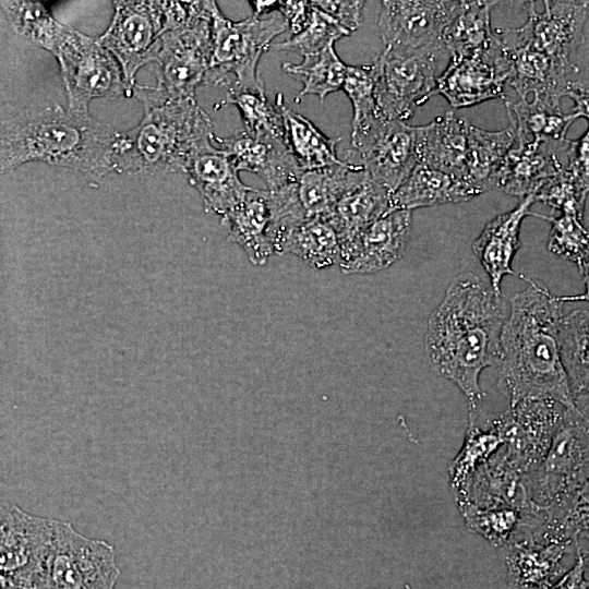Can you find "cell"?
Listing matches in <instances>:
<instances>
[{"label": "cell", "mask_w": 589, "mask_h": 589, "mask_svg": "<svg viewBox=\"0 0 589 589\" xmlns=\"http://www.w3.org/2000/svg\"><path fill=\"white\" fill-rule=\"evenodd\" d=\"M221 223L229 229L228 239L242 248L253 265H264L274 253L267 189L251 188Z\"/></svg>", "instance_id": "cell-27"}, {"label": "cell", "mask_w": 589, "mask_h": 589, "mask_svg": "<svg viewBox=\"0 0 589 589\" xmlns=\"http://www.w3.org/2000/svg\"><path fill=\"white\" fill-rule=\"evenodd\" d=\"M587 569L588 553H580L574 565L548 589H588Z\"/></svg>", "instance_id": "cell-48"}, {"label": "cell", "mask_w": 589, "mask_h": 589, "mask_svg": "<svg viewBox=\"0 0 589 589\" xmlns=\"http://www.w3.org/2000/svg\"><path fill=\"white\" fill-rule=\"evenodd\" d=\"M215 1H192L187 21L165 31L154 63L155 88L169 98H194L204 84L212 48V9Z\"/></svg>", "instance_id": "cell-8"}, {"label": "cell", "mask_w": 589, "mask_h": 589, "mask_svg": "<svg viewBox=\"0 0 589 589\" xmlns=\"http://www.w3.org/2000/svg\"><path fill=\"white\" fill-rule=\"evenodd\" d=\"M365 175L361 164H341L304 170L291 182L293 197L306 219L326 217L338 199Z\"/></svg>", "instance_id": "cell-25"}, {"label": "cell", "mask_w": 589, "mask_h": 589, "mask_svg": "<svg viewBox=\"0 0 589 589\" xmlns=\"http://www.w3.org/2000/svg\"><path fill=\"white\" fill-rule=\"evenodd\" d=\"M498 1H459L442 33V44L450 59H459L484 48L493 38L491 11Z\"/></svg>", "instance_id": "cell-35"}, {"label": "cell", "mask_w": 589, "mask_h": 589, "mask_svg": "<svg viewBox=\"0 0 589 589\" xmlns=\"http://www.w3.org/2000/svg\"><path fill=\"white\" fill-rule=\"evenodd\" d=\"M533 203V194L524 197L516 208L491 220L471 245L490 277L492 290L498 294L503 277L515 274L512 263L521 245V223L525 217L533 215L530 212Z\"/></svg>", "instance_id": "cell-23"}, {"label": "cell", "mask_w": 589, "mask_h": 589, "mask_svg": "<svg viewBox=\"0 0 589 589\" xmlns=\"http://www.w3.org/2000/svg\"><path fill=\"white\" fill-rule=\"evenodd\" d=\"M119 576L111 544L55 520L51 546L34 589H115Z\"/></svg>", "instance_id": "cell-10"}, {"label": "cell", "mask_w": 589, "mask_h": 589, "mask_svg": "<svg viewBox=\"0 0 589 589\" xmlns=\"http://www.w3.org/2000/svg\"><path fill=\"white\" fill-rule=\"evenodd\" d=\"M115 15L97 43L111 53L133 89L136 72L154 62L164 31L163 1H116Z\"/></svg>", "instance_id": "cell-12"}, {"label": "cell", "mask_w": 589, "mask_h": 589, "mask_svg": "<svg viewBox=\"0 0 589 589\" xmlns=\"http://www.w3.org/2000/svg\"><path fill=\"white\" fill-rule=\"evenodd\" d=\"M55 520L0 503V572L24 589L41 576L53 538Z\"/></svg>", "instance_id": "cell-14"}, {"label": "cell", "mask_w": 589, "mask_h": 589, "mask_svg": "<svg viewBox=\"0 0 589 589\" xmlns=\"http://www.w3.org/2000/svg\"><path fill=\"white\" fill-rule=\"evenodd\" d=\"M284 122L285 145L301 170H312L341 164L336 153L340 137H328L308 118L291 110L283 94L276 95Z\"/></svg>", "instance_id": "cell-31"}, {"label": "cell", "mask_w": 589, "mask_h": 589, "mask_svg": "<svg viewBox=\"0 0 589 589\" xmlns=\"http://www.w3.org/2000/svg\"><path fill=\"white\" fill-rule=\"evenodd\" d=\"M420 132L421 125L380 118L351 134V143L369 177L392 194L419 164Z\"/></svg>", "instance_id": "cell-15"}, {"label": "cell", "mask_w": 589, "mask_h": 589, "mask_svg": "<svg viewBox=\"0 0 589 589\" xmlns=\"http://www.w3.org/2000/svg\"><path fill=\"white\" fill-rule=\"evenodd\" d=\"M504 309L502 294L466 272L449 284L429 318L424 336L429 361L466 395L469 409H477L485 395L481 372L500 361Z\"/></svg>", "instance_id": "cell-1"}, {"label": "cell", "mask_w": 589, "mask_h": 589, "mask_svg": "<svg viewBox=\"0 0 589 589\" xmlns=\"http://www.w3.org/2000/svg\"><path fill=\"white\" fill-rule=\"evenodd\" d=\"M588 309L563 315L558 326V353L575 408L588 417Z\"/></svg>", "instance_id": "cell-30"}, {"label": "cell", "mask_w": 589, "mask_h": 589, "mask_svg": "<svg viewBox=\"0 0 589 589\" xmlns=\"http://www.w3.org/2000/svg\"><path fill=\"white\" fill-rule=\"evenodd\" d=\"M516 145L558 144L566 141L569 127L581 116L575 111L563 112L533 100L505 99Z\"/></svg>", "instance_id": "cell-33"}, {"label": "cell", "mask_w": 589, "mask_h": 589, "mask_svg": "<svg viewBox=\"0 0 589 589\" xmlns=\"http://www.w3.org/2000/svg\"><path fill=\"white\" fill-rule=\"evenodd\" d=\"M277 11L285 19L291 35H294L306 24L311 3L310 1H279Z\"/></svg>", "instance_id": "cell-47"}, {"label": "cell", "mask_w": 589, "mask_h": 589, "mask_svg": "<svg viewBox=\"0 0 589 589\" xmlns=\"http://www.w3.org/2000/svg\"><path fill=\"white\" fill-rule=\"evenodd\" d=\"M202 196L205 211L225 217L250 191L228 155L213 142L197 149L184 171Z\"/></svg>", "instance_id": "cell-21"}, {"label": "cell", "mask_w": 589, "mask_h": 589, "mask_svg": "<svg viewBox=\"0 0 589 589\" xmlns=\"http://www.w3.org/2000/svg\"><path fill=\"white\" fill-rule=\"evenodd\" d=\"M274 253L293 254L314 268L340 262L341 247L337 232L324 217H315L286 231L274 243Z\"/></svg>", "instance_id": "cell-34"}, {"label": "cell", "mask_w": 589, "mask_h": 589, "mask_svg": "<svg viewBox=\"0 0 589 589\" xmlns=\"http://www.w3.org/2000/svg\"><path fill=\"white\" fill-rule=\"evenodd\" d=\"M470 125L468 120L454 111H447L429 124L421 125L419 164L461 179Z\"/></svg>", "instance_id": "cell-28"}, {"label": "cell", "mask_w": 589, "mask_h": 589, "mask_svg": "<svg viewBox=\"0 0 589 589\" xmlns=\"http://www.w3.org/2000/svg\"><path fill=\"white\" fill-rule=\"evenodd\" d=\"M480 194L477 189L454 175L418 164L390 194L389 211H412L418 207L465 202Z\"/></svg>", "instance_id": "cell-26"}, {"label": "cell", "mask_w": 589, "mask_h": 589, "mask_svg": "<svg viewBox=\"0 0 589 589\" xmlns=\"http://www.w3.org/2000/svg\"><path fill=\"white\" fill-rule=\"evenodd\" d=\"M588 417L565 408L539 465L521 480L526 504L544 507L588 486Z\"/></svg>", "instance_id": "cell-7"}, {"label": "cell", "mask_w": 589, "mask_h": 589, "mask_svg": "<svg viewBox=\"0 0 589 589\" xmlns=\"http://www.w3.org/2000/svg\"><path fill=\"white\" fill-rule=\"evenodd\" d=\"M510 299L501 334L497 386L513 406L549 399L576 409L558 353V326L566 297H557L528 277Z\"/></svg>", "instance_id": "cell-2"}, {"label": "cell", "mask_w": 589, "mask_h": 589, "mask_svg": "<svg viewBox=\"0 0 589 589\" xmlns=\"http://www.w3.org/2000/svg\"><path fill=\"white\" fill-rule=\"evenodd\" d=\"M458 507L467 527L500 549L508 543L520 522V508L516 507H478L470 503Z\"/></svg>", "instance_id": "cell-41"}, {"label": "cell", "mask_w": 589, "mask_h": 589, "mask_svg": "<svg viewBox=\"0 0 589 589\" xmlns=\"http://www.w3.org/2000/svg\"><path fill=\"white\" fill-rule=\"evenodd\" d=\"M508 589H548L587 548L574 542L512 539L502 548Z\"/></svg>", "instance_id": "cell-18"}, {"label": "cell", "mask_w": 589, "mask_h": 589, "mask_svg": "<svg viewBox=\"0 0 589 589\" xmlns=\"http://www.w3.org/2000/svg\"><path fill=\"white\" fill-rule=\"evenodd\" d=\"M503 438L491 422L483 429L472 411L464 444L448 467L449 483L457 504L466 500L469 481L477 468L486 461L501 446Z\"/></svg>", "instance_id": "cell-36"}, {"label": "cell", "mask_w": 589, "mask_h": 589, "mask_svg": "<svg viewBox=\"0 0 589 589\" xmlns=\"http://www.w3.org/2000/svg\"><path fill=\"white\" fill-rule=\"evenodd\" d=\"M278 11L265 17L250 16L242 21L227 19L215 2L212 9V48L204 84L229 83L244 89H264L257 65L272 41L287 29Z\"/></svg>", "instance_id": "cell-5"}, {"label": "cell", "mask_w": 589, "mask_h": 589, "mask_svg": "<svg viewBox=\"0 0 589 589\" xmlns=\"http://www.w3.org/2000/svg\"><path fill=\"white\" fill-rule=\"evenodd\" d=\"M390 192L364 177L348 189L324 217L338 235L340 247L389 211Z\"/></svg>", "instance_id": "cell-29"}, {"label": "cell", "mask_w": 589, "mask_h": 589, "mask_svg": "<svg viewBox=\"0 0 589 589\" xmlns=\"http://www.w3.org/2000/svg\"><path fill=\"white\" fill-rule=\"evenodd\" d=\"M223 105H233L238 108L245 132L285 145L281 112L276 103L272 104L268 100L264 89H244L229 86Z\"/></svg>", "instance_id": "cell-38"}, {"label": "cell", "mask_w": 589, "mask_h": 589, "mask_svg": "<svg viewBox=\"0 0 589 589\" xmlns=\"http://www.w3.org/2000/svg\"><path fill=\"white\" fill-rule=\"evenodd\" d=\"M514 143L515 129L512 124L500 131L471 124L461 179L481 194L494 189L495 177Z\"/></svg>", "instance_id": "cell-32"}, {"label": "cell", "mask_w": 589, "mask_h": 589, "mask_svg": "<svg viewBox=\"0 0 589 589\" xmlns=\"http://www.w3.org/2000/svg\"><path fill=\"white\" fill-rule=\"evenodd\" d=\"M119 136L88 112L25 109L0 120V176L31 161L103 176L113 171Z\"/></svg>", "instance_id": "cell-3"}, {"label": "cell", "mask_w": 589, "mask_h": 589, "mask_svg": "<svg viewBox=\"0 0 589 589\" xmlns=\"http://www.w3.org/2000/svg\"><path fill=\"white\" fill-rule=\"evenodd\" d=\"M50 52L60 64L69 110L87 113L95 98L132 96L117 60L97 40L63 25Z\"/></svg>", "instance_id": "cell-9"}, {"label": "cell", "mask_w": 589, "mask_h": 589, "mask_svg": "<svg viewBox=\"0 0 589 589\" xmlns=\"http://www.w3.org/2000/svg\"><path fill=\"white\" fill-rule=\"evenodd\" d=\"M411 229V211H389L341 245L344 274H374L405 253Z\"/></svg>", "instance_id": "cell-19"}, {"label": "cell", "mask_w": 589, "mask_h": 589, "mask_svg": "<svg viewBox=\"0 0 589 589\" xmlns=\"http://www.w3.org/2000/svg\"><path fill=\"white\" fill-rule=\"evenodd\" d=\"M0 589H24L16 581L0 572Z\"/></svg>", "instance_id": "cell-50"}, {"label": "cell", "mask_w": 589, "mask_h": 589, "mask_svg": "<svg viewBox=\"0 0 589 589\" xmlns=\"http://www.w3.org/2000/svg\"><path fill=\"white\" fill-rule=\"evenodd\" d=\"M543 11L536 2H524L528 12L521 29L530 44L558 62H573L572 53L582 44L588 19V1H543Z\"/></svg>", "instance_id": "cell-20"}, {"label": "cell", "mask_w": 589, "mask_h": 589, "mask_svg": "<svg viewBox=\"0 0 589 589\" xmlns=\"http://www.w3.org/2000/svg\"><path fill=\"white\" fill-rule=\"evenodd\" d=\"M510 63L508 81L520 100H533L561 108L563 97L570 98L572 111L588 118V85L574 62H558L528 40L521 27L494 32Z\"/></svg>", "instance_id": "cell-6"}, {"label": "cell", "mask_w": 589, "mask_h": 589, "mask_svg": "<svg viewBox=\"0 0 589 589\" xmlns=\"http://www.w3.org/2000/svg\"><path fill=\"white\" fill-rule=\"evenodd\" d=\"M539 217L551 221L548 249L556 255L574 262L588 284L589 250L588 231L579 216L561 213L557 217Z\"/></svg>", "instance_id": "cell-39"}, {"label": "cell", "mask_w": 589, "mask_h": 589, "mask_svg": "<svg viewBox=\"0 0 589 589\" xmlns=\"http://www.w3.org/2000/svg\"><path fill=\"white\" fill-rule=\"evenodd\" d=\"M446 52L443 45L406 51L385 47L374 60V98L380 116L405 122L414 108L432 97L438 64Z\"/></svg>", "instance_id": "cell-11"}, {"label": "cell", "mask_w": 589, "mask_h": 589, "mask_svg": "<svg viewBox=\"0 0 589 589\" xmlns=\"http://www.w3.org/2000/svg\"><path fill=\"white\" fill-rule=\"evenodd\" d=\"M458 2L382 1L377 24L384 46L418 51L443 45L441 40L443 29Z\"/></svg>", "instance_id": "cell-17"}, {"label": "cell", "mask_w": 589, "mask_h": 589, "mask_svg": "<svg viewBox=\"0 0 589 589\" xmlns=\"http://www.w3.org/2000/svg\"><path fill=\"white\" fill-rule=\"evenodd\" d=\"M564 409L549 399L521 400L492 421L503 438L500 454L522 479L548 450Z\"/></svg>", "instance_id": "cell-13"}, {"label": "cell", "mask_w": 589, "mask_h": 589, "mask_svg": "<svg viewBox=\"0 0 589 589\" xmlns=\"http://www.w3.org/2000/svg\"><path fill=\"white\" fill-rule=\"evenodd\" d=\"M238 171H249L260 176L268 191L277 190L293 182L301 170L287 147L274 140L252 135L245 131L230 137L212 135Z\"/></svg>", "instance_id": "cell-22"}, {"label": "cell", "mask_w": 589, "mask_h": 589, "mask_svg": "<svg viewBox=\"0 0 589 589\" xmlns=\"http://www.w3.org/2000/svg\"><path fill=\"white\" fill-rule=\"evenodd\" d=\"M510 73L508 58L493 32L492 40L484 48L449 60L436 80L432 96L442 95L455 109L504 99Z\"/></svg>", "instance_id": "cell-16"}, {"label": "cell", "mask_w": 589, "mask_h": 589, "mask_svg": "<svg viewBox=\"0 0 589 589\" xmlns=\"http://www.w3.org/2000/svg\"><path fill=\"white\" fill-rule=\"evenodd\" d=\"M567 156V165L564 168L580 180H588L589 165V141L588 131L578 140H568L567 147L564 152Z\"/></svg>", "instance_id": "cell-46"}, {"label": "cell", "mask_w": 589, "mask_h": 589, "mask_svg": "<svg viewBox=\"0 0 589 589\" xmlns=\"http://www.w3.org/2000/svg\"><path fill=\"white\" fill-rule=\"evenodd\" d=\"M374 86L375 68L373 62L359 67L347 65L341 89L350 99L353 108L351 133L360 132L382 118L375 104Z\"/></svg>", "instance_id": "cell-43"}, {"label": "cell", "mask_w": 589, "mask_h": 589, "mask_svg": "<svg viewBox=\"0 0 589 589\" xmlns=\"http://www.w3.org/2000/svg\"><path fill=\"white\" fill-rule=\"evenodd\" d=\"M588 194V182L563 169L534 194V202H542L561 213L582 218Z\"/></svg>", "instance_id": "cell-44"}, {"label": "cell", "mask_w": 589, "mask_h": 589, "mask_svg": "<svg viewBox=\"0 0 589 589\" xmlns=\"http://www.w3.org/2000/svg\"><path fill=\"white\" fill-rule=\"evenodd\" d=\"M13 28L22 37L49 50L62 23L53 19L48 10L34 1L0 2Z\"/></svg>", "instance_id": "cell-40"}, {"label": "cell", "mask_w": 589, "mask_h": 589, "mask_svg": "<svg viewBox=\"0 0 589 589\" xmlns=\"http://www.w3.org/2000/svg\"><path fill=\"white\" fill-rule=\"evenodd\" d=\"M313 5L330 16L349 34L358 29L362 21L364 1H311Z\"/></svg>", "instance_id": "cell-45"}, {"label": "cell", "mask_w": 589, "mask_h": 589, "mask_svg": "<svg viewBox=\"0 0 589 589\" xmlns=\"http://www.w3.org/2000/svg\"><path fill=\"white\" fill-rule=\"evenodd\" d=\"M283 70L303 84L296 97L297 103L306 95H316L324 101L327 95L341 89L347 64L340 60L335 44H332L317 53L304 56L301 63H284Z\"/></svg>", "instance_id": "cell-37"}, {"label": "cell", "mask_w": 589, "mask_h": 589, "mask_svg": "<svg viewBox=\"0 0 589 589\" xmlns=\"http://www.w3.org/2000/svg\"><path fill=\"white\" fill-rule=\"evenodd\" d=\"M568 139L558 144H514L496 177L494 188L518 197L534 194L564 167L557 153H564Z\"/></svg>", "instance_id": "cell-24"}, {"label": "cell", "mask_w": 589, "mask_h": 589, "mask_svg": "<svg viewBox=\"0 0 589 589\" xmlns=\"http://www.w3.org/2000/svg\"><path fill=\"white\" fill-rule=\"evenodd\" d=\"M251 7L253 8V16L262 17L263 14H268L271 12L277 11L279 1H251Z\"/></svg>", "instance_id": "cell-49"}, {"label": "cell", "mask_w": 589, "mask_h": 589, "mask_svg": "<svg viewBox=\"0 0 589 589\" xmlns=\"http://www.w3.org/2000/svg\"><path fill=\"white\" fill-rule=\"evenodd\" d=\"M311 3V1H310ZM350 35L330 16L311 3V12L304 27L284 41L273 45L277 51H293L309 56L322 51L339 38Z\"/></svg>", "instance_id": "cell-42"}, {"label": "cell", "mask_w": 589, "mask_h": 589, "mask_svg": "<svg viewBox=\"0 0 589 589\" xmlns=\"http://www.w3.org/2000/svg\"><path fill=\"white\" fill-rule=\"evenodd\" d=\"M144 106L136 127L120 133L113 170L127 173L184 171L190 157L212 142L209 116L194 98H169L155 87L135 84L132 89Z\"/></svg>", "instance_id": "cell-4"}]
</instances>
